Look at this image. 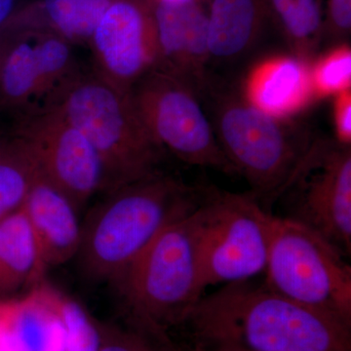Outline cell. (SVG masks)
<instances>
[{
  "label": "cell",
  "instance_id": "6",
  "mask_svg": "<svg viewBox=\"0 0 351 351\" xmlns=\"http://www.w3.org/2000/svg\"><path fill=\"white\" fill-rule=\"evenodd\" d=\"M346 258L311 228L276 217L265 284L351 326V267Z\"/></svg>",
  "mask_w": 351,
  "mask_h": 351
},
{
  "label": "cell",
  "instance_id": "29",
  "mask_svg": "<svg viewBox=\"0 0 351 351\" xmlns=\"http://www.w3.org/2000/svg\"><path fill=\"white\" fill-rule=\"evenodd\" d=\"M195 351H243V350H233V348H202V346H196Z\"/></svg>",
  "mask_w": 351,
  "mask_h": 351
},
{
  "label": "cell",
  "instance_id": "10",
  "mask_svg": "<svg viewBox=\"0 0 351 351\" xmlns=\"http://www.w3.org/2000/svg\"><path fill=\"white\" fill-rule=\"evenodd\" d=\"M13 135L27 145L43 177L78 210L97 193L110 191L107 171L98 152L57 108L22 115Z\"/></svg>",
  "mask_w": 351,
  "mask_h": 351
},
{
  "label": "cell",
  "instance_id": "9",
  "mask_svg": "<svg viewBox=\"0 0 351 351\" xmlns=\"http://www.w3.org/2000/svg\"><path fill=\"white\" fill-rule=\"evenodd\" d=\"M147 131L163 149L189 165L235 174L198 95L189 85L152 69L129 90Z\"/></svg>",
  "mask_w": 351,
  "mask_h": 351
},
{
  "label": "cell",
  "instance_id": "23",
  "mask_svg": "<svg viewBox=\"0 0 351 351\" xmlns=\"http://www.w3.org/2000/svg\"><path fill=\"white\" fill-rule=\"evenodd\" d=\"M59 311L64 330V351H98L101 335L84 308L61 294Z\"/></svg>",
  "mask_w": 351,
  "mask_h": 351
},
{
  "label": "cell",
  "instance_id": "11",
  "mask_svg": "<svg viewBox=\"0 0 351 351\" xmlns=\"http://www.w3.org/2000/svg\"><path fill=\"white\" fill-rule=\"evenodd\" d=\"M10 36L0 63V108L21 117L54 108L82 71L73 45L46 32Z\"/></svg>",
  "mask_w": 351,
  "mask_h": 351
},
{
  "label": "cell",
  "instance_id": "20",
  "mask_svg": "<svg viewBox=\"0 0 351 351\" xmlns=\"http://www.w3.org/2000/svg\"><path fill=\"white\" fill-rule=\"evenodd\" d=\"M269 20L291 54L311 63L323 41L324 19L318 0H265Z\"/></svg>",
  "mask_w": 351,
  "mask_h": 351
},
{
  "label": "cell",
  "instance_id": "4",
  "mask_svg": "<svg viewBox=\"0 0 351 351\" xmlns=\"http://www.w3.org/2000/svg\"><path fill=\"white\" fill-rule=\"evenodd\" d=\"M55 108L98 152L110 191L158 172L164 151L147 131L129 91L113 86L93 71H82Z\"/></svg>",
  "mask_w": 351,
  "mask_h": 351
},
{
  "label": "cell",
  "instance_id": "21",
  "mask_svg": "<svg viewBox=\"0 0 351 351\" xmlns=\"http://www.w3.org/2000/svg\"><path fill=\"white\" fill-rule=\"evenodd\" d=\"M40 174L36 159L19 138L12 135L0 140V221L22 208Z\"/></svg>",
  "mask_w": 351,
  "mask_h": 351
},
{
  "label": "cell",
  "instance_id": "12",
  "mask_svg": "<svg viewBox=\"0 0 351 351\" xmlns=\"http://www.w3.org/2000/svg\"><path fill=\"white\" fill-rule=\"evenodd\" d=\"M89 45L95 75L129 91L156 66L157 34L152 0H112Z\"/></svg>",
  "mask_w": 351,
  "mask_h": 351
},
{
  "label": "cell",
  "instance_id": "15",
  "mask_svg": "<svg viewBox=\"0 0 351 351\" xmlns=\"http://www.w3.org/2000/svg\"><path fill=\"white\" fill-rule=\"evenodd\" d=\"M60 295L43 282L22 297L0 300V351H64Z\"/></svg>",
  "mask_w": 351,
  "mask_h": 351
},
{
  "label": "cell",
  "instance_id": "25",
  "mask_svg": "<svg viewBox=\"0 0 351 351\" xmlns=\"http://www.w3.org/2000/svg\"><path fill=\"white\" fill-rule=\"evenodd\" d=\"M332 104L336 140L343 145L351 144V88L335 95Z\"/></svg>",
  "mask_w": 351,
  "mask_h": 351
},
{
  "label": "cell",
  "instance_id": "22",
  "mask_svg": "<svg viewBox=\"0 0 351 351\" xmlns=\"http://www.w3.org/2000/svg\"><path fill=\"white\" fill-rule=\"evenodd\" d=\"M311 82L316 99L331 96L351 88V49L338 43L311 63Z\"/></svg>",
  "mask_w": 351,
  "mask_h": 351
},
{
  "label": "cell",
  "instance_id": "30",
  "mask_svg": "<svg viewBox=\"0 0 351 351\" xmlns=\"http://www.w3.org/2000/svg\"><path fill=\"white\" fill-rule=\"evenodd\" d=\"M200 1H202V0H200Z\"/></svg>",
  "mask_w": 351,
  "mask_h": 351
},
{
  "label": "cell",
  "instance_id": "5",
  "mask_svg": "<svg viewBox=\"0 0 351 351\" xmlns=\"http://www.w3.org/2000/svg\"><path fill=\"white\" fill-rule=\"evenodd\" d=\"M196 209L159 233L117 285L134 314L149 324L184 322L207 287Z\"/></svg>",
  "mask_w": 351,
  "mask_h": 351
},
{
  "label": "cell",
  "instance_id": "24",
  "mask_svg": "<svg viewBox=\"0 0 351 351\" xmlns=\"http://www.w3.org/2000/svg\"><path fill=\"white\" fill-rule=\"evenodd\" d=\"M323 40L343 43L351 31V0H326Z\"/></svg>",
  "mask_w": 351,
  "mask_h": 351
},
{
  "label": "cell",
  "instance_id": "1",
  "mask_svg": "<svg viewBox=\"0 0 351 351\" xmlns=\"http://www.w3.org/2000/svg\"><path fill=\"white\" fill-rule=\"evenodd\" d=\"M184 322L202 348L351 351L350 325L249 280L201 298Z\"/></svg>",
  "mask_w": 351,
  "mask_h": 351
},
{
  "label": "cell",
  "instance_id": "14",
  "mask_svg": "<svg viewBox=\"0 0 351 351\" xmlns=\"http://www.w3.org/2000/svg\"><path fill=\"white\" fill-rule=\"evenodd\" d=\"M240 94L261 112L290 119L316 100L311 63L292 54L263 58L246 73Z\"/></svg>",
  "mask_w": 351,
  "mask_h": 351
},
{
  "label": "cell",
  "instance_id": "8",
  "mask_svg": "<svg viewBox=\"0 0 351 351\" xmlns=\"http://www.w3.org/2000/svg\"><path fill=\"white\" fill-rule=\"evenodd\" d=\"M287 216L318 233L345 257L351 253V147L314 138L276 195Z\"/></svg>",
  "mask_w": 351,
  "mask_h": 351
},
{
  "label": "cell",
  "instance_id": "18",
  "mask_svg": "<svg viewBox=\"0 0 351 351\" xmlns=\"http://www.w3.org/2000/svg\"><path fill=\"white\" fill-rule=\"evenodd\" d=\"M112 0H39L17 9L1 31L50 32L71 44L90 43Z\"/></svg>",
  "mask_w": 351,
  "mask_h": 351
},
{
  "label": "cell",
  "instance_id": "19",
  "mask_svg": "<svg viewBox=\"0 0 351 351\" xmlns=\"http://www.w3.org/2000/svg\"><path fill=\"white\" fill-rule=\"evenodd\" d=\"M47 269L22 208L0 221V300L31 292L43 282Z\"/></svg>",
  "mask_w": 351,
  "mask_h": 351
},
{
  "label": "cell",
  "instance_id": "27",
  "mask_svg": "<svg viewBox=\"0 0 351 351\" xmlns=\"http://www.w3.org/2000/svg\"><path fill=\"white\" fill-rule=\"evenodd\" d=\"M17 0H0V29L10 19L17 9H16Z\"/></svg>",
  "mask_w": 351,
  "mask_h": 351
},
{
  "label": "cell",
  "instance_id": "2",
  "mask_svg": "<svg viewBox=\"0 0 351 351\" xmlns=\"http://www.w3.org/2000/svg\"><path fill=\"white\" fill-rule=\"evenodd\" d=\"M106 195L82 223L76 257L88 278L115 286L159 233L205 197L159 171Z\"/></svg>",
  "mask_w": 351,
  "mask_h": 351
},
{
  "label": "cell",
  "instance_id": "16",
  "mask_svg": "<svg viewBox=\"0 0 351 351\" xmlns=\"http://www.w3.org/2000/svg\"><path fill=\"white\" fill-rule=\"evenodd\" d=\"M22 210L48 269L76 257L82 241L80 210L43 174L32 184Z\"/></svg>",
  "mask_w": 351,
  "mask_h": 351
},
{
  "label": "cell",
  "instance_id": "28",
  "mask_svg": "<svg viewBox=\"0 0 351 351\" xmlns=\"http://www.w3.org/2000/svg\"><path fill=\"white\" fill-rule=\"evenodd\" d=\"M10 38L11 36L8 34L0 31V63H1L2 58H3L4 53H5L9 41H10Z\"/></svg>",
  "mask_w": 351,
  "mask_h": 351
},
{
  "label": "cell",
  "instance_id": "26",
  "mask_svg": "<svg viewBox=\"0 0 351 351\" xmlns=\"http://www.w3.org/2000/svg\"><path fill=\"white\" fill-rule=\"evenodd\" d=\"M98 351H149L141 341L126 335H117L104 343Z\"/></svg>",
  "mask_w": 351,
  "mask_h": 351
},
{
  "label": "cell",
  "instance_id": "17",
  "mask_svg": "<svg viewBox=\"0 0 351 351\" xmlns=\"http://www.w3.org/2000/svg\"><path fill=\"white\" fill-rule=\"evenodd\" d=\"M207 13L210 64H230L246 56L269 20L265 0H212Z\"/></svg>",
  "mask_w": 351,
  "mask_h": 351
},
{
  "label": "cell",
  "instance_id": "7",
  "mask_svg": "<svg viewBox=\"0 0 351 351\" xmlns=\"http://www.w3.org/2000/svg\"><path fill=\"white\" fill-rule=\"evenodd\" d=\"M198 244L206 286L250 280L265 271L276 216L251 195L214 193L197 209Z\"/></svg>",
  "mask_w": 351,
  "mask_h": 351
},
{
  "label": "cell",
  "instance_id": "13",
  "mask_svg": "<svg viewBox=\"0 0 351 351\" xmlns=\"http://www.w3.org/2000/svg\"><path fill=\"white\" fill-rule=\"evenodd\" d=\"M156 69L189 85L198 97L209 82L208 13L200 0H152Z\"/></svg>",
  "mask_w": 351,
  "mask_h": 351
},
{
  "label": "cell",
  "instance_id": "3",
  "mask_svg": "<svg viewBox=\"0 0 351 351\" xmlns=\"http://www.w3.org/2000/svg\"><path fill=\"white\" fill-rule=\"evenodd\" d=\"M199 99L209 101L208 117L219 147L251 186V195L274 201L313 138L290 120L261 112L212 77Z\"/></svg>",
  "mask_w": 351,
  "mask_h": 351
}]
</instances>
